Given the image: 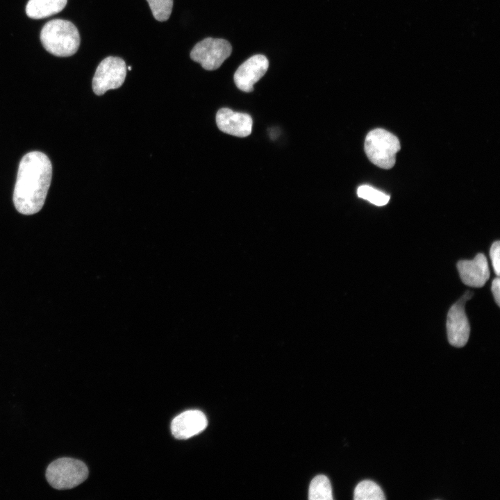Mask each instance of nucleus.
I'll list each match as a JSON object with an SVG mask.
<instances>
[{
	"label": "nucleus",
	"instance_id": "obj_3",
	"mask_svg": "<svg viewBox=\"0 0 500 500\" xmlns=\"http://www.w3.org/2000/svg\"><path fill=\"white\" fill-rule=\"evenodd\" d=\"M398 138L389 131L376 128L368 133L365 140V151L369 160L383 169H390L400 150Z\"/></svg>",
	"mask_w": 500,
	"mask_h": 500
},
{
	"label": "nucleus",
	"instance_id": "obj_5",
	"mask_svg": "<svg viewBox=\"0 0 500 500\" xmlns=\"http://www.w3.org/2000/svg\"><path fill=\"white\" fill-rule=\"evenodd\" d=\"M232 52L229 42L221 38H206L197 43L190 52V58L206 70L218 69Z\"/></svg>",
	"mask_w": 500,
	"mask_h": 500
},
{
	"label": "nucleus",
	"instance_id": "obj_4",
	"mask_svg": "<svg viewBox=\"0 0 500 500\" xmlns=\"http://www.w3.org/2000/svg\"><path fill=\"white\" fill-rule=\"evenodd\" d=\"M45 476L52 488L67 490L75 488L85 481L88 476V469L81 460L62 457L48 465Z\"/></svg>",
	"mask_w": 500,
	"mask_h": 500
},
{
	"label": "nucleus",
	"instance_id": "obj_17",
	"mask_svg": "<svg viewBox=\"0 0 500 500\" xmlns=\"http://www.w3.org/2000/svg\"><path fill=\"white\" fill-rule=\"evenodd\" d=\"M500 242L499 240L495 241L490 247V255L492 260V267L495 274L499 276L500 274Z\"/></svg>",
	"mask_w": 500,
	"mask_h": 500
},
{
	"label": "nucleus",
	"instance_id": "obj_8",
	"mask_svg": "<svg viewBox=\"0 0 500 500\" xmlns=\"http://www.w3.org/2000/svg\"><path fill=\"white\" fill-rule=\"evenodd\" d=\"M269 67L267 58L261 54L254 55L239 66L234 74L237 88L246 92L253 90V85L266 73Z\"/></svg>",
	"mask_w": 500,
	"mask_h": 500
},
{
	"label": "nucleus",
	"instance_id": "obj_18",
	"mask_svg": "<svg viewBox=\"0 0 500 500\" xmlns=\"http://www.w3.org/2000/svg\"><path fill=\"white\" fill-rule=\"evenodd\" d=\"M491 290L498 306H500V279L499 277L493 279Z\"/></svg>",
	"mask_w": 500,
	"mask_h": 500
},
{
	"label": "nucleus",
	"instance_id": "obj_11",
	"mask_svg": "<svg viewBox=\"0 0 500 500\" xmlns=\"http://www.w3.org/2000/svg\"><path fill=\"white\" fill-rule=\"evenodd\" d=\"M457 269L462 283L469 287L481 288L490 278L488 260L483 253H478L473 260H460Z\"/></svg>",
	"mask_w": 500,
	"mask_h": 500
},
{
	"label": "nucleus",
	"instance_id": "obj_19",
	"mask_svg": "<svg viewBox=\"0 0 500 500\" xmlns=\"http://www.w3.org/2000/svg\"><path fill=\"white\" fill-rule=\"evenodd\" d=\"M131 69H132V68H131V66H128V69L129 71H131Z\"/></svg>",
	"mask_w": 500,
	"mask_h": 500
},
{
	"label": "nucleus",
	"instance_id": "obj_2",
	"mask_svg": "<svg viewBox=\"0 0 500 500\" xmlns=\"http://www.w3.org/2000/svg\"><path fill=\"white\" fill-rule=\"evenodd\" d=\"M40 41L50 53L59 57L74 55L80 45V35L71 22L56 19L47 22L40 32Z\"/></svg>",
	"mask_w": 500,
	"mask_h": 500
},
{
	"label": "nucleus",
	"instance_id": "obj_1",
	"mask_svg": "<svg viewBox=\"0 0 500 500\" xmlns=\"http://www.w3.org/2000/svg\"><path fill=\"white\" fill-rule=\"evenodd\" d=\"M52 165L47 155L31 151L23 156L18 168L13 192V203L23 215L39 212L51 184Z\"/></svg>",
	"mask_w": 500,
	"mask_h": 500
},
{
	"label": "nucleus",
	"instance_id": "obj_16",
	"mask_svg": "<svg viewBox=\"0 0 500 500\" xmlns=\"http://www.w3.org/2000/svg\"><path fill=\"white\" fill-rule=\"evenodd\" d=\"M151 10L153 17L164 22L169 19L172 8L173 0H147Z\"/></svg>",
	"mask_w": 500,
	"mask_h": 500
},
{
	"label": "nucleus",
	"instance_id": "obj_13",
	"mask_svg": "<svg viewBox=\"0 0 500 500\" xmlns=\"http://www.w3.org/2000/svg\"><path fill=\"white\" fill-rule=\"evenodd\" d=\"M310 500H331L332 488L329 479L324 475H317L311 481L308 490Z\"/></svg>",
	"mask_w": 500,
	"mask_h": 500
},
{
	"label": "nucleus",
	"instance_id": "obj_12",
	"mask_svg": "<svg viewBox=\"0 0 500 500\" xmlns=\"http://www.w3.org/2000/svg\"><path fill=\"white\" fill-rule=\"evenodd\" d=\"M67 3V0H29L26 13L35 19L46 18L62 10Z\"/></svg>",
	"mask_w": 500,
	"mask_h": 500
},
{
	"label": "nucleus",
	"instance_id": "obj_9",
	"mask_svg": "<svg viewBox=\"0 0 500 500\" xmlns=\"http://www.w3.org/2000/svg\"><path fill=\"white\" fill-rule=\"evenodd\" d=\"M216 123L222 132L237 137L244 138L251 133L253 120L251 117L243 112L233 111L228 108L219 109L216 114Z\"/></svg>",
	"mask_w": 500,
	"mask_h": 500
},
{
	"label": "nucleus",
	"instance_id": "obj_6",
	"mask_svg": "<svg viewBox=\"0 0 500 500\" xmlns=\"http://www.w3.org/2000/svg\"><path fill=\"white\" fill-rule=\"evenodd\" d=\"M126 76V65L119 57L108 56L98 65L92 79V90L102 95L109 90L122 85Z\"/></svg>",
	"mask_w": 500,
	"mask_h": 500
},
{
	"label": "nucleus",
	"instance_id": "obj_15",
	"mask_svg": "<svg viewBox=\"0 0 500 500\" xmlns=\"http://www.w3.org/2000/svg\"><path fill=\"white\" fill-rule=\"evenodd\" d=\"M357 194L360 198L378 206L387 204L390 200L389 195L367 185L360 186L357 190Z\"/></svg>",
	"mask_w": 500,
	"mask_h": 500
},
{
	"label": "nucleus",
	"instance_id": "obj_7",
	"mask_svg": "<svg viewBox=\"0 0 500 500\" xmlns=\"http://www.w3.org/2000/svg\"><path fill=\"white\" fill-rule=\"evenodd\" d=\"M472 294V292H467L451 307L447 314V338L450 344L456 347H464L469 337L470 326L465 311V303Z\"/></svg>",
	"mask_w": 500,
	"mask_h": 500
},
{
	"label": "nucleus",
	"instance_id": "obj_14",
	"mask_svg": "<svg viewBox=\"0 0 500 500\" xmlns=\"http://www.w3.org/2000/svg\"><path fill=\"white\" fill-rule=\"evenodd\" d=\"M355 500H384L385 497L381 488L375 482L365 480L360 482L355 488Z\"/></svg>",
	"mask_w": 500,
	"mask_h": 500
},
{
	"label": "nucleus",
	"instance_id": "obj_10",
	"mask_svg": "<svg viewBox=\"0 0 500 500\" xmlns=\"http://www.w3.org/2000/svg\"><path fill=\"white\" fill-rule=\"evenodd\" d=\"M207 424V418L203 412L190 410L173 419L171 423V431L174 438L185 440L202 432Z\"/></svg>",
	"mask_w": 500,
	"mask_h": 500
}]
</instances>
